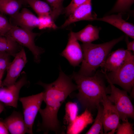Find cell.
<instances>
[{"instance_id":"cell-1","label":"cell","mask_w":134,"mask_h":134,"mask_svg":"<svg viewBox=\"0 0 134 134\" xmlns=\"http://www.w3.org/2000/svg\"><path fill=\"white\" fill-rule=\"evenodd\" d=\"M58 78L54 82L47 84L39 81L37 84L44 88L43 101L45 107L40 108L38 111L42 118L38 130L48 133L50 131L57 134L64 133L65 127L62 126L58 118L60 108L67 97L73 91L77 90L70 77L66 75L59 68Z\"/></svg>"},{"instance_id":"cell-2","label":"cell","mask_w":134,"mask_h":134,"mask_svg":"<svg viewBox=\"0 0 134 134\" xmlns=\"http://www.w3.org/2000/svg\"><path fill=\"white\" fill-rule=\"evenodd\" d=\"M70 76L75 82L78 90V92L74 95L84 109H87L91 111L97 108L101 103L103 95L110 94V85L106 86V79L101 70L90 76L74 71Z\"/></svg>"},{"instance_id":"cell-3","label":"cell","mask_w":134,"mask_h":134,"mask_svg":"<svg viewBox=\"0 0 134 134\" xmlns=\"http://www.w3.org/2000/svg\"><path fill=\"white\" fill-rule=\"evenodd\" d=\"M123 38L124 36H122L99 44L83 43L81 45L83 52V59L78 73L85 76L93 75L114 46Z\"/></svg>"},{"instance_id":"cell-4","label":"cell","mask_w":134,"mask_h":134,"mask_svg":"<svg viewBox=\"0 0 134 134\" xmlns=\"http://www.w3.org/2000/svg\"><path fill=\"white\" fill-rule=\"evenodd\" d=\"M103 72L112 84L120 86L134 97V56L132 52L117 71Z\"/></svg>"},{"instance_id":"cell-5","label":"cell","mask_w":134,"mask_h":134,"mask_svg":"<svg viewBox=\"0 0 134 134\" xmlns=\"http://www.w3.org/2000/svg\"><path fill=\"white\" fill-rule=\"evenodd\" d=\"M104 73L110 88V95H107V98L115 106L119 114L120 119L124 122L128 120V118L134 119V107L127 92L116 87Z\"/></svg>"},{"instance_id":"cell-6","label":"cell","mask_w":134,"mask_h":134,"mask_svg":"<svg viewBox=\"0 0 134 134\" xmlns=\"http://www.w3.org/2000/svg\"><path fill=\"white\" fill-rule=\"evenodd\" d=\"M40 34L12 25L6 35L11 36L20 45L27 48L33 54L34 62L39 63L40 61L41 55L45 52L44 49L35 44V38Z\"/></svg>"},{"instance_id":"cell-7","label":"cell","mask_w":134,"mask_h":134,"mask_svg":"<svg viewBox=\"0 0 134 134\" xmlns=\"http://www.w3.org/2000/svg\"><path fill=\"white\" fill-rule=\"evenodd\" d=\"M19 100L22 104L23 116L28 129V133L33 134L34 122L43 101V92L20 98Z\"/></svg>"},{"instance_id":"cell-8","label":"cell","mask_w":134,"mask_h":134,"mask_svg":"<svg viewBox=\"0 0 134 134\" xmlns=\"http://www.w3.org/2000/svg\"><path fill=\"white\" fill-rule=\"evenodd\" d=\"M28 82L26 74L23 71L20 79L14 84L8 87H0V102L6 106L16 108L20 91Z\"/></svg>"},{"instance_id":"cell-9","label":"cell","mask_w":134,"mask_h":134,"mask_svg":"<svg viewBox=\"0 0 134 134\" xmlns=\"http://www.w3.org/2000/svg\"><path fill=\"white\" fill-rule=\"evenodd\" d=\"M103 106V122L104 134H114L119 124V114L114 105L104 94L101 103Z\"/></svg>"},{"instance_id":"cell-10","label":"cell","mask_w":134,"mask_h":134,"mask_svg":"<svg viewBox=\"0 0 134 134\" xmlns=\"http://www.w3.org/2000/svg\"><path fill=\"white\" fill-rule=\"evenodd\" d=\"M14 57V59L10 62L6 69V75L2 81L1 87H8L14 84L28 62L26 53L23 47Z\"/></svg>"},{"instance_id":"cell-11","label":"cell","mask_w":134,"mask_h":134,"mask_svg":"<svg viewBox=\"0 0 134 134\" xmlns=\"http://www.w3.org/2000/svg\"><path fill=\"white\" fill-rule=\"evenodd\" d=\"M60 55L65 58L71 65L74 67L78 66L83 59V52L74 32L72 31L68 35V41Z\"/></svg>"},{"instance_id":"cell-12","label":"cell","mask_w":134,"mask_h":134,"mask_svg":"<svg viewBox=\"0 0 134 134\" xmlns=\"http://www.w3.org/2000/svg\"><path fill=\"white\" fill-rule=\"evenodd\" d=\"M131 52L127 49L121 48L110 53L100 67L106 73L116 72L123 65Z\"/></svg>"},{"instance_id":"cell-13","label":"cell","mask_w":134,"mask_h":134,"mask_svg":"<svg viewBox=\"0 0 134 134\" xmlns=\"http://www.w3.org/2000/svg\"><path fill=\"white\" fill-rule=\"evenodd\" d=\"M91 1L88 0L76 8L68 16L61 28H65L72 23L80 21L95 20L97 18V15L92 11Z\"/></svg>"},{"instance_id":"cell-14","label":"cell","mask_w":134,"mask_h":134,"mask_svg":"<svg viewBox=\"0 0 134 134\" xmlns=\"http://www.w3.org/2000/svg\"><path fill=\"white\" fill-rule=\"evenodd\" d=\"M11 17V22H10L12 25L30 31L38 27L39 25L38 17L26 8H23L20 11Z\"/></svg>"},{"instance_id":"cell-15","label":"cell","mask_w":134,"mask_h":134,"mask_svg":"<svg viewBox=\"0 0 134 134\" xmlns=\"http://www.w3.org/2000/svg\"><path fill=\"white\" fill-rule=\"evenodd\" d=\"M3 121L11 134L28 133V129L23 116L19 112L14 111L10 115Z\"/></svg>"},{"instance_id":"cell-16","label":"cell","mask_w":134,"mask_h":134,"mask_svg":"<svg viewBox=\"0 0 134 134\" xmlns=\"http://www.w3.org/2000/svg\"><path fill=\"white\" fill-rule=\"evenodd\" d=\"M95 20L108 23L120 29L131 38H134V25L124 20L121 13L97 18Z\"/></svg>"},{"instance_id":"cell-17","label":"cell","mask_w":134,"mask_h":134,"mask_svg":"<svg viewBox=\"0 0 134 134\" xmlns=\"http://www.w3.org/2000/svg\"><path fill=\"white\" fill-rule=\"evenodd\" d=\"M91 111L87 109L81 114L77 115L74 121L68 125L66 133L78 134L81 133L89 125L94 121Z\"/></svg>"},{"instance_id":"cell-18","label":"cell","mask_w":134,"mask_h":134,"mask_svg":"<svg viewBox=\"0 0 134 134\" xmlns=\"http://www.w3.org/2000/svg\"><path fill=\"white\" fill-rule=\"evenodd\" d=\"M100 29L89 24L80 31L74 32L76 38L83 43H90L99 38Z\"/></svg>"},{"instance_id":"cell-19","label":"cell","mask_w":134,"mask_h":134,"mask_svg":"<svg viewBox=\"0 0 134 134\" xmlns=\"http://www.w3.org/2000/svg\"><path fill=\"white\" fill-rule=\"evenodd\" d=\"M21 45L9 35H0V52L14 57L22 48Z\"/></svg>"},{"instance_id":"cell-20","label":"cell","mask_w":134,"mask_h":134,"mask_svg":"<svg viewBox=\"0 0 134 134\" xmlns=\"http://www.w3.org/2000/svg\"><path fill=\"white\" fill-rule=\"evenodd\" d=\"M22 3V0H0V12L13 16L19 11Z\"/></svg>"},{"instance_id":"cell-21","label":"cell","mask_w":134,"mask_h":134,"mask_svg":"<svg viewBox=\"0 0 134 134\" xmlns=\"http://www.w3.org/2000/svg\"><path fill=\"white\" fill-rule=\"evenodd\" d=\"M22 0L28 4L38 16L50 15L51 8L47 2L40 0Z\"/></svg>"},{"instance_id":"cell-22","label":"cell","mask_w":134,"mask_h":134,"mask_svg":"<svg viewBox=\"0 0 134 134\" xmlns=\"http://www.w3.org/2000/svg\"><path fill=\"white\" fill-rule=\"evenodd\" d=\"M98 112L94 122L89 129L86 133V134H103V106L100 103L97 108Z\"/></svg>"},{"instance_id":"cell-23","label":"cell","mask_w":134,"mask_h":134,"mask_svg":"<svg viewBox=\"0 0 134 134\" xmlns=\"http://www.w3.org/2000/svg\"><path fill=\"white\" fill-rule=\"evenodd\" d=\"M65 113L64 118V123L68 125L71 123L78 115V107L77 103L69 101L65 106Z\"/></svg>"},{"instance_id":"cell-24","label":"cell","mask_w":134,"mask_h":134,"mask_svg":"<svg viewBox=\"0 0 134 134\" xmlns=\"http://www.w3.org/2000/svg\"><path fill=\"white\" fill-rule=\"evenodd\" d=\"M51 9L50 15L54 21L61 14H64V8L63 5L64 0H46Z\"/></svg>"},{"instance_id":"cell-25","label":"cell","mask_w":134,"mask_h":134,"mask_svg":"<svg viewBox=\"0 0 134 134\" xmlns=\"http://www.w3.org/2000/svg\"><path fill=\"white\" fill-rule=\"evenodd\" d=\"M39 24L38 28L40 29L47 28L56 29L58 27L50 15L38 16Z\"/></svg>"},{"instance_id":"cell-26","label":"cell","mask_w":134,"mask_h":134,"mask_svg":"<svg viewBox=\"0 0 134 134\" xmlns=\"http://www.w3.org/2000/svg\"><path fill=\"white\" fill-rule=\"evenodd\" d=\"M134 0H117L112 9L114 12H122L127 10L133 3Z\"/></svg>"},{"instance_id":"cell-27","label":"cell","mask_w":134,"mask_h":134,"mask_svg":"<svg viewBox=\"0 0 134 134\" xmlns=\"http://www.w3.org/2000/svg\"><path fill=\"white\" fill-rule=\"evenodd\" d=\"M12 26L6 17L0 12V35H6Z\"/></svg>"},{"instance_id":"cell-28","label":"cell","mask_w":134,"mask_h":134,"mask_svg":"<svg viewBox=\"0 0 134 134\" xmlns=\"http://www.w3.org/2000/svg\"><path fill=\"white\" fill-rule=\"evenodd\" d=\"M133 125L127 120L121 124H119L117 129V134H134Z\"/></svg>"},{"instance_id":"cell-29","label":"cell","mask_w":134,"mask_h":134,"mask_svg":"<svg viewBox=\"0 0 134 134\" xmlns=\"http://www.w3.org/2000/svg\"><path fill=\"white\" fill-rule=\"evenodd\" d=\"M88 0H72L70 3L64 8V13L68 16L77 7L86 2Z\"/></svg>"},{"instance_id":"cell-30","label":"cell","mask_w":134,"mask_h":134,"mask_svg":"<svg viewBox=\"0 0 134 134\" xmlns=\"http://www.w3.org/2000/svg\"><path fill=\"white\" fill-rule=\"evenodd\" d=\"M10 56L6 54L0 57V74H4V71L6 70L10 63Z\"/></svg>"},{"instance_id":"cell-31","label":"cell","mask_w":134,"mask_h":134,"mask_svg":"<svg viewBox=\"0 0 134 134\" xmlns=\"http://www.w3.org/2000/svg\"><path fill=\"white\" fill-rule=\"evenodd\" d=\"M9 132L3 120L0 118V134H8Z\"/></svg>"},{"instance_id":"cell-32","label":"cell","mask_w":134,"mask_h":134,"mask_svg":"<svg viewBox=\"0 0 134 134\" xmlns=\"http://www.w3.org/2000/svg\"><path fill=\"white\" fill-rule=\"evenodd\" d=\"M126 42L127 44V49L130 51H134V41L130 42L128 41L126 39Z\"/></svg>"},{"instance_id":"cell-33","label":"cell","mask_w":134,"mask_h":134,"mask_svg":"<svg viewBox=\"0 0 134 134\" xmlns=\"http://www.w3.org/2000/svg\"><path fill=\"white\" fill-rule=\"evenodd\" d=\"M4 106L3 103L0 102V114L4 110Z\"/></svg>"},{"instance_id":"cell-34","label":"cell","mask_w":134,"mask_h":134,"mask_svg":"<svg viewBox=\"0 0 134 134\" xmlns=\"http://www.w3.org/2000/svg\"><path fill=\"white\" fill-rule=\"evenodd\" d=\"M3 75V74H0V87H1V85L2 82V79Z\"/></svg>"},{"instance_id":"cell-35","label":"cell","mask_w":134,"mask_h":134,"mask_svg":"<svg viewBox=\"0 0 134 134\" xmlns=\"http://www.w3.org/2000/svg\"><path fill=\"white\" fill-rule=\"evenodd\" d=\"M7 54L4 53L0 52V57L5 54Z\"/></svg>"}]
</instances>
